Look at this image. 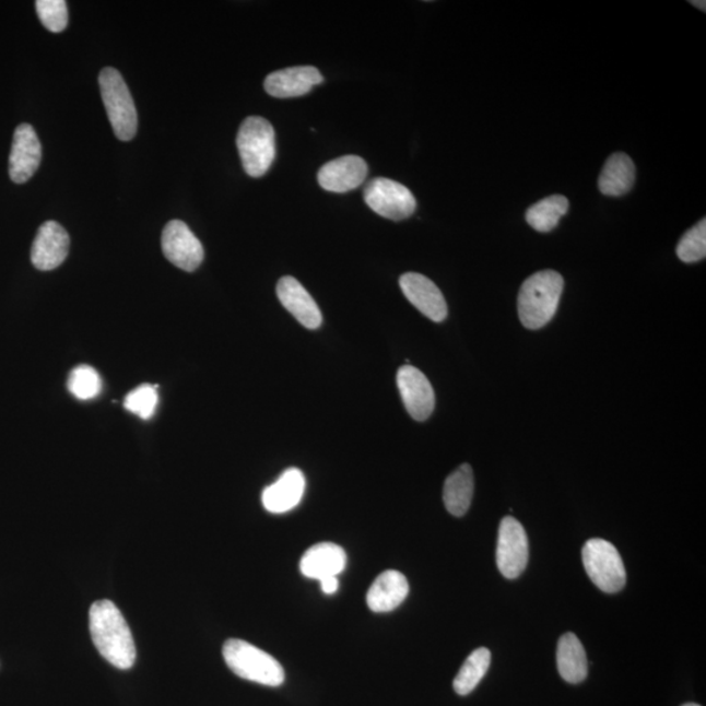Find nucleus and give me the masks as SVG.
Instances as JSON below:
<instances>
[{"label":"nucleus","mask_w":706,"mask_h":706,"mask_svg":"<svg viewBox=\"0 0 706 706\" xmlns=\"http://www.w3.org/2000/svg\"><path fill=\"white\" fill-rule=\"evenodd\" d=\"M158 403L156 386L144 384L129 392L125 398V409L136 414L143 421H149L155 414Z\"/></svg>","instance_id":"nucleus-27"},{"label":"nucleus","mask_w":706,"mask_h":706,"mask_svg":"<svg viewBox=\"0 0 706 706\" xmlns=\"http://www.w3.org/2000/svg\"><path fill=\"white\" fill-rule=\"evenodd\" d=\"M69 390L80 401H90L102 392L103 384L98 373L89 365H80L70 373Z\"/></svg>","instance_id":"nucleus-25"},{"label":"nucleus","mask_w":706,"mask_h":706,"mask_svg":"<svg viewBox=\"0 0 706 706\" xmlns=\"http://www.w3.org/2000/svg\"><path fill=\"white\" fill-rule=\"evenodd\" d=\"M676 255L684 263L702 261L706 256V220L696 224L682 237Z\"/></svg>","instance_id":"nucleus-26"},{"label":"nucleus","mask_w":706,"mask_h":706,"mask_svg":"<svg viewBox=\"0 0 706 706\" xmlns=\"http://www.w3.org/2000/svg\"><path fill=\"white\" fill-rule=\"evenodd\" d=\"M322 82L321 72L313 66H297L270 73L264 80V90L276 98L302 97Z\"/></svg>","instance_id":"nucleus-15"},{"label":"nucleus","mask_w":706,"mask_h":706,"mask_svg":"<svg viewBox=\"0 0 706 706\" xmlns=\"http://www.w3.org/2000/svg\"><path fill=\"white\" fill-rule=\"evenodd\" d=\"M397 384L404 408L412 419L424 422L435 410L436 398L430 379L412 365H403L398 370Z\"/></svg>","instance_id":"nucleus-10"},{"label":"nucleus","mask_w":706,"mask_h":706,"mask_svg":"<svg viewBox=\"0 0 706 706\" xmlns=\"http://www.w3.org/2000/svg\"><path fill=\"white\" fill-rule=\"evenodd\" d=\"M563 290L564 279L554 270L539 271L522 284L518 315L526 329H542L554 318Z\"/></svg>","instance_id":"nucleus-2"},{"label":"nucleus","mask_w":706,"mask_h":706,"mask_svg":"<svg viewBox=\"0 0 706 706\" xmlns=\"http://www.w3.org/2000/svg\"><path fill=\"white\" fill-rule=\"evenodd\" d=\"M635 179L636 168L632 158L616 152L605 162L598 186L603 196L621 197L634 188Z\"/></svg>","instance_id":"nucleus-20"},{"label":"nucleus","mask_w":706,"mask_h":706,"mask_svg":"<svg viewBox=\"0 0 706 706\" xmlns=\"http://www.w3.org/2000/svg\"><path fill=\"white\" fill-rule=\"evenodd\" d=\"M491 651L487 648H479L471 652L458 675L452 687L458 695L466 696L476 689L490 669Z\"/></svg>","instance_id":"nucleus-24"},{"label":"nucleus","mask_w":706,"mask_h":706,"mask_svg":"<svg viewBox=\"0 0 706 706\" xmlns=\"http://www.w3.org/2000/svg\"><path fill=\"white\" fill-rule=\"evenodd\" d=\"M569 202L563 196H551L532 204L526 212V222L537 232L548 233L555 230L561 219L568 212Z\"/></svg>","instance_id":"nucleus-23"},{"label":"nucleus","mask_w":706,"mask_h":706,"mask_svg":"<svg viewBox=\"0 0 706 706\" xmlns=\"http://www.w3.org/2000/svg\"><path fill=\"white\" fill-rule=\"evenodd\" d=\"M162 248L166 259L184 271H196L203 262L201 242L181 220H172L165 225Z\"/></svg>","instance_id":"nucleus-9"},{"label":"nucleus","mask_w":706,"mask_h":706,"mask_svg":"<svg viewBox=\"0 0 706 706\" xmlns=\"http://www.w3.org/2000/svg\"><path fill=\"white\" fill-rule=\"evenodd\" d=\"M70 237L61 224L46 222L33 242L31 259L37 270L50 271L59 268L68 258Z\"/></svg>","instance_id":"nucleus-11"},{"label":"nucleus","mask_w":706,"mask_h":706,"mask_svg":"<svg viewBox=\"0 0 706 706\" xmlns=\"http://www.w3.org/2000/svg\"><path fill=\"white\" fill-rule=\"evenodd\" d=\"M583 562L592 584L609 595L621 591L627 583L621 554L603 539H590L583 549Z\"/></svg>","instance_id":"nucleus-6"},{"label":"nucleus","mask_w":706,"mask_h":706,"mask_svg":"<svg viewBox=\"0 0 706 706\" xmlns=\"http://www.w3.org/2000/svg\"><path fill=\"white\" fill-rule=\"evenodd\" d=\"M305 476L302 470H285L274 484L263 491L262 503L266 510L282 515L295 509L305 492Z\"/></svg>","instance_id":"nucleus-17"},{"label":"nucleus","mask_w":706,"mask_h":706,"mask_svg":"<svg viewBox=\"0 0 706 706\" xmlns=\"http://www.w3.org/2000/svg\"><path fill=\"white\" fill-rule=\"evenodd\" d=\"M98 84L117 138L123 142L131 141L138 130V113L121 73L116 69L106 68L99 73Z\"/></svg>","instance_id":"nucleus-5"},{"label":"nucleus","mask_w":706,"mask_h":706,"mask_svg":"<svg viewBox=\"0 0 706 706\" xmlns=\"http://www.w3.org/2000/svg\"><path fill=\"white\" fill-rule=\"evenodd\" d=\"M42 163V143L31 125H20L13 134L10 155V177L15 184H25Z\"/></svg>","instance_id":"nucleus-13"},{"label":"nucleus","mask_w":706,"mask_h":706,"mask_svg":"<svg viewBox=\"0 0 706 706\" xmlns=\"http://www.w3.org/2000/svg\"><path fill=\"white\" fill-rule=\"evenodd\" d=\"M691 3L698 7V9H702L703 11H705V2H695L694 0V2H691Z\"/></svg>","instance_id":"nucleus-30"},{"label":"nucleus","mask_w":706,"mask_h":706,"mask_svg":"<svg viewBox=\"0 0 706 706\" xmlns=\"http://www.w3.org/2000/svg\"><path fill=\"white\" fill-rule=\"evenodd\" d=\"M364 201L377 215L401 222L414 215L416 199L404 185L392 179H372L364 189Z\"/></svg>","instance_id":"nucleus-7"},{"label":"nucleus","mask_w":706,"mask_h":706,"mask_svg":"<svg viewBox=\"0 0 706 706\" xmlns=\"http://www.w3.org/2000/svg\"><path fill=\"white\" fill-rule=\"evenodd\" d=\"M404 296L415 308L433 322H443L448 317V304L438 286L416 272H408L399 279Z\"/></svg>","instance_id":"nucleus-12"},{"label":"nucleus","mask_w":706,"mask_h":706,"mask_svg":"<svg viewBox=\"0 0 706 706\" xmlns=\"http://www.w3.org/2000/svg\"><path fill=\"white\" fill-rule=\"evenodd\" d=\"M237 149L243 166L250 177H262L276 155L275 130L262 117L246 118L238 130Z\"/></svg>","instance_id":"nucleus-4"},{"label":"nucleus","mask_w":706,"mask_h":706,"mask_svg":"<svg viewBox=\"0 0 706 706\" xmlns=\"http://www.w3.org/2000/svg\"><path fill=\"white\" fill-rule=\"evenodd\" d=\"M496 561L502 575L510 579L521 576L528 566V536L516 518L505 517L499 523Z\"/></svg>","instance_id":"nucleus-8"},{"label":"nucleus","mask_w":706,"mask_h":706,"mask_svg":"<svg viewBox=\"0 0 706 706\" xmlns=\"http://www.w3.org/2000/svg\"><path fill=\"white\" fill-rule=\"evenodd\" d=\"M348 564V555L341 545L336 543H318L305 552L299 570L308 578L318 579L337 577Z\"/></svg>","instance_id":"nucleus-19"},{"label":"nucleus","mask_w":706,"mask_h":706,"mask_svg":"<svg viewBox=\"0 0 706 706\" xmlns=\"http://www.w3.org/2000/svg\"><path fill=\"white\" fill-rule=\"evenodd\" d=\"M319 583H321V589L325 595H336L339 589L338 577L323 578Z\"/></svg>","instance_id":"nucleus-29"},{"label":"nucleus","mask_w":706,"mask_h":706,"mask_svg":"<svg viewBox=\"0 0 706 706\" xmlns=\"http://www.w3.org/2000/svg\"><path fill=\"white\" fill-rule=\"evenodd\" d=\"M36 10L46 30L59 33L68 26L69 12L64 0H38Z\"/></svg>","instance_id":"nucleus-28"},{"label":"nucleus","mask_w":706,"mask_h":706,"mask_svg":"<svg viewBox=\"0 0 706 706\" xmlns=\"http://www.w3.org/2000/svg\"><path fill=\"white\" fill-rule=\"evenodd\" d=\"M225 663L239 678L269 687H279L284 683L285 672L282 664L257 646L231 638L224 644Z\"/></svg>","instance_id":"nucleus-3"},{"label":"nucleus","mask_w":706,"mask_h":706,"mask_svg":"<svg viewBox=\"0 0 706 706\" xmlns=\"http://www.w3.org/2000/svg\"><path fill=\"white\" fill-rule=\"evenodd\" d=\"M90 631L99 655L117 669L134 666L137 648L128 622L111 601H97L90 610Z\"/></svg>","instance_id":"nucleus-1"},{"label":"nucleus","mask_w":706,"mask_h":706,"mask_svg":"<svg viewBox=\"0 0 706 706\" xmlns=\"http://www.w3.org/2000/svg\"><path fill=\"white\" fill-rule=\"evenodd\" d=\"M410 592L408 578L398 570H386L372 584L366 603L373 612L383 614L396 610Z\"/></svg>","instance_id":"nucleus-18"},{"label":"nucleus","mask_w":706,"mask_h":706,"mask_svg":"<svg viewBox=\"0 0 706 706\" xmlns=\"http://www.w3.org/2000/svg\"><path fill=\"white\" fill-rule=\"evenodd\" d=\"M474 496V472L466 463L446 479L444 485V504L450 515L462 517L468 513Z\"/></svg>","instance_id":"nucleus-21"},{"label":"nucleus","mask_w":706,"mask_h":706,"mask_svg":"<svg viewBox=\"0 0 706 706\" xmlns=\"http://www.w3.org/2000/svg\"><path fill=\"white\" fill-rule=\"evenodd\" d=\"M683 706H701V705L692 704V703H691V704H685V705H683Z\"/></svg>","instance_id":"nucleus-31"},{"label":"nucleus","mask_w":706,"mask_h":706,"mask_svg":"<svg viewBox=\"0 0 706 706\" xmlns=\"http://www.w3.org/2000/svg\"><path fill=\"white\" fill-rule=\"evenodd\" d=\"M557 669L565 682L577 684L588 676V658L581 642L573 634H565L557 644Z\"/></svg>","instance_id":"nucleus-22"},{"label":"nucleus","mask_w":706,"mask_h":706,"mask_svg":"<svg viewBox=\"0 0 706 706\" xmlns=\"http://www.w3.org/2000/svg\"><path fill=\"white\" fill-rule=\"evenodd\" d=\"M366 175H368V165L365 160L348 155L325 164L318 172V184L326 191L344 195L357 189L365 181Z\"/></svg>","instance_id":"nucleus-14"},{"label":"nucleus","mask_w":706,"mask_h":706,"mask_svg":"<svg viewBox=\"0 0 706 706\" xmlns=\"http://www.w3.org/2000/svg\"><path fill=\"white\" fill-rule=\"evenodd\" d=\"M279 299L286 310L297 319L304 328L317 330L322 325V313L315 298L295 278L284 276L276 286Z\"/></svg>","instance_id":"nucleus-16"}]
</instances>
